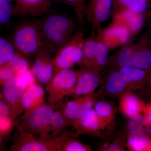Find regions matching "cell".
I'll return each instance as SVG.
<instances>
[{
  "mask_svg": "<svg viewBox=\"0 0 151 151\" xmlns=\"http://www.w3.org/2000/svg\"><path fill=\"white\" fill-rule=\"evenodd\" d=\"M101 151H126L127 146L125 139H120L117 141H113L111 143H104L100 147Z\"/></svg>",
  "mask_w": 151,
  "mask_h": 151,
  "instance_id": "obj_29",
  "label": "cell"
},
{
  "mask_svg": "<svg viewBox=\"0 0 151 151\" xmlns=\"http://www.w3.org/2000/svg\"><path fill=\"white\" fill-rule=\"evenodd\" d=\"M13 10L8 2L0 0V24L7 22L10 19Z\"/></svg>",
  "mask_w": 151,
  "mask_h": 151,
  "instance_id": "obj_30",
  "label": "cell"
},
{
  "mask_svg": "<svg viewBox=\"0 0 151 151\" xmlns=\"http://www.w3.org/2000/svg\"><path fill=\"white\" fill-rule=\"evenodd\" d=\"M67 4L73 7L76 17L80 25L84 24L85 18V7L87 0H64Z\"/></svg>",
  "mask_w": 151,
  "mask_h": 151,
  "instance_id": "obj_28",
  "label": "cell"
},
{
  "mask_svg": "<svg viewBox=\"0 0 151 151\" xmlns=\"http://www.w3.org/2000/svg\"><path fill=\"white\" fill-rule=\"evenodd\" d=\"M17 76H18L26 89L33 84L36 83V78L32 72L31 69H28Z\"/></svg>",
  "mask_w": 151,
  "mask_h": 151,
  "instance_id": "obj_31",
  "label": "cell"
},
{
  "mask_svg": "<svg viewBox=\"0 0 151 151\" xmlns=\"http://www.w3.org/2000/svg\"><path fill=\"white\" fill-rule=\"evenodd\" d=\"M13 127V122L9 116L0 115V132L6 134Z\"/></svg>",
  "mask_w": 151,
  "mask_h": 151,
  "instance_id": "obj_33",
  "label": "cell"
},
{
  "mask_svg": "<svg viewBox=\"0 0 151 151\" xmlns=\"http://www.w3.org/2000/svg\"><path fill=\"white\" fill-rule=\"evenodd\" d=\"M55 108L47 103L31 114L23 115L21 128L25 132L41 139L48 138L50 137V119Z\"/></svg>",
  "mask_w": 151,
  "mask_h": 151,
  "instance_id": "obj_6",
  "label": "cell"
},
{
  "mask_svg": "<svg viewBox=\"0 0 151 151\" xmlns=\"http://www.w3.org/2000/svg\"><path fill=\"white\" fill-rule=\"evenodd\" d=\"M40 22L47 42L56 52L66 44L75 33L74 21L63 14H51Z\"/></svg>",
  "mask_w": 151,
  "mask_h": 151,
  "instance_id": "obj_3",
  "label": "cell"
},
{
  "mask_svg": "<svg viewBox=\"0 0 151 151\" xmlns=\"http://www.w3.org/2000/svg\"><path fill=\"white\" fill-rule=\"evenodd\" d=\"M70 125V121L63 114L60 108L54 111L50 119V137H56L60 134Z\"/></svg>",
  "mask_w": 151,
  "mask_h": 151,
  "instance_id": "obj_23",
  "label": "cell"
},
{
  "mask_svg": "<svg viewBox=\"0 0 151 151\" xmlns=\"http://www.w3.org/2000/svg\"><path fill=\"white\" fill-rule=\"evenodd\" d=\"M14 76L13 69L9 65L3 68L0 70V80L4 82L5 84Z\"/></svg>",
  "mask_w": 151,
  "mask_h": 151,
  "instance_id": "obj_34",
  "label": "cell"
},
{
  "mask_svg": "<svg viewBox=\"0 0 151 151\" xmlns=\"http://www.w3.org/2000/svg\"><path fill=\"white\" fill-rule=\"evenodd\" d=\"M16 2L13 12L22 17L41 16L47 13L52 7L50 0H16Z\"/></svg>",
  "mask_w": 151,
  "mask_h": 151,
  "instance_id": "obj_14",
  "label": "cell"
},
{
  "mask_svg": "<svg viewBox=\"0 0 151 151\" xmlns=\"http://www.w3.org/2000/svg\"><path fill=\"white\" fill-rule=\"evenodd\" d=\"M120 98V110L128 118L140 114L143 110V106L140 100L132 92L124 93Z\"/></svg>",
  "mask_w": 151,
  "mask_h": 151,
  "instance_id": "obj_18",
  "label": "cell"
},
{
  "mask_svg": "<svg viewBox=\"0 0 151 151\" xmlns=\"http://www.w3.org/2000/svg\"><path fill=\"white\" fill-rule=\"evenodd\" d=\"M24 55H21L16 64L13 68L15 76H18L30 69L29 63Z\"/></svg>",
  "mask_w": 151,
  "mask_h": 151,
  "instance_id": "obj_32",
  "label": "cell"
},
{
  "mask_svg": "<svg viewBox=\"0 0 151 151\" xmlns=\"http://www.w3.org/2000/svg\"><path fill=\"white\" fill-rule=\"evenodd\" d=\"M50 1H53L55 2H60L61 1V0H50Z\"/></svg>",
  "mask_w": 151,
  "mask_h": 151,
  "instance_id": "obj_38",
  "label": "cell"
},
{
  "mask_svg": "<svg viewBox=\"0 0 151 151\" xmlns=\"http://www.w3.org/2000/svg\"><path fill=\"white\" fill-rule=\"evenodd\" d=\"M109 50V49L105 44L98 39L92 71L100 75L103 70L108 67Z\"/></svg>",
  "mask_w": 151,
  "mask_h": 151,
  "instance_id": "obj_22",
  "label": "cell"
},
{
  "mask_svg": "<svg viewBox=\"0 0 151 151\" xmlns=\"http://www.w3.org/2000/svg\"><path fill=\"white\" fill-rule=\"evenodd\" d=\"M10 112L8 105L0 100V115L4 116H9Z\"/></svg>",
  "mask_w": 151,
  "mask_h": 151,
  "instance_id": "obj_35",
  "label": "cell"
},
{
  "mask_svg": "<svg viewBox=\"0 0 151 151\" xmlns=\"http://www.w3.org/2000/svg\"><path fill=\"white\" fill-rule=\"evenodd\" d=\"M84 36L83 30L78 29L70 40L57 51L53 59L54 74L59 70L72 68L80 64L83 58Z\"/></svg>",
  "mask_w": 151,
  "mask_h": 151,
  "instance_id": "obj_5",
  "label": "cell"
},
{
  "mask_svg": "<svg viewBox=\"0 0 151 151\" xmlns=\"http://www.w3.org/2000/svg\"><path fill=\"white\" fill-rule=\"evenodd\" d=\"M70 125L75 130L76 134H88L98 136L104 131L100 119L93 108L85 111Z\"/></svg>",
  "mask_w": 151,
  "mask_h": 151,
  "instance_id": "obj_13",
  "label": "cell"
},
{
  "mask_svg": "<svg viewBox=\"0 0 151 151\" xmlns=\"http://www.w3.org/2000/svg\"><path fill=\"white\" fill-rule=\"evenodd\" d=\"M113 5L116 11L127 9L140 13L147 8V0H113Z\"/></svg>",
  "mask_w": 151,
  "mask_h": 151,
  "instance_id": "obj_26",
  "label": "cell"
},
{
  "mask_svg": "<svg viewBox=\"0 0 151 151\" xmlns=\"http://www.w3.org/2000/svg\"><path fill=\"white\" fill-rule=\"evenodd\" d=\"M16 144V150L19 151H60L59 136L41 139L25 132L21 127Z\"/></svg>",
  "mask_w": 151,
  "mask_h": 151,
  "instance_id": "obj_7",
  "label": "cell"
},
{
  "mask_svg": "<svg viewBox=\"0 0 151 151\" xmlns=\"http://www.w3.org/2000/svg\"><path fill=\"white\" fill-rule=\"evenodd\" d=\"M96 99L93 93L77 97L75 100L66 101L60 108L71 124L85 111L93 108Z\"/></svg>",
  "mask_w": 151,
  "mask_h": 151,
  "instance_id": "obj_12",
  "label": "cell"
},
{
  "mask_svg": "<svg viewBox=\"0 0 151 151\" xmlns=\"http://www.w3.org/2000/svg\"><path fill=\"white\" fill-rule=\"evenodd\" d=\"M98 31L97 39L105 44L109 50L123 46L129 42L132 37L127 28L115 22L108 27Z\"/></svg>",
  "mask_w": 151,
  "mask_h": 151,
  "instance_id": "obj_10",
  "label": "cell"
},
{
  "mask_svg": "<svg viewBox=\"0 0 151 151\" xmlns=\"http://www.w3.org/2000/svg\"><path fill=\"white\" fill-rule=\"evenodd\" d=\"M146 111V115L147 116H151V103L149 104L148 106L145 109Z\"/></svg>",
  "mask_w": 151,
  "mask_h": 151,
  "instance_id": "obj_37",
  "label": "cell"
},
{
  "mask_svg": "<svg viewBox=\"0 0 151 151\" xmlns=\"http://www.w3.org/2000/svg\"><path fill=\"white\" fill-rule=\"evenodd\" d=\"M14 45L5 39L0 37V65L10 60L15 54Z\"/></svg>",
  "mask_w": 151,
  "mask_h": 151,
  "instance_id": "obj_27",
  "label": "cell"
},
{
  "mask_svg": "<svg viewBox=\"0 0 151 151\" xmlns=\"http://www.w3.org/2000/svg\"><path fill=\"white\" fill-rule=\"evenodd\" d=\"M54 50V47L50 45L42 48L35 55V60L31 68L37 80L46 85L54 75L53 58L51 56Z\"/></svg>",
  "mask_w": 151,
  "mask_h": 151,
  "instance_id": "obj_8",
  "label": "cell"
},
{
  "mask_svg": "<svg viewBox=\"0 0 151 151\" xmlns=\"http://www.w3.org/2000/svg\"><path fill=\"white\" fill-rule=\"evenodd\" d=\"M97 41L98 39L95 34H92L91 36L85 39L83 49V58L78 65L81 69L92 70Z\"/></svg>",
  "mask_w": 151,
  "mask_h": 151,
  "instance_id": "obj_19",
  "label": "cell"
},
{
  "mask_svg": "<svg viewBox=\"0 0 151 151\" xmlns=\"http://www.w3.org/2000/svg\"><path fill=\"white\" fill-rule=\"evenodd\" d=\"M113 22L124 25L132 36L140 30L144 25L145 19L140 13L122 9L116 11Z\"/></svg>",
  "mask_w": 151,
  "mask_h": 151,
  "instance_id": "obj_17",
  "label": "cell"
},
{
  "mask_svg": "<svg viewBox=\"0 0 151 151\" xmlns=\"http://www.w3.org/2000/svg\"><path fill=\"white\" fill-rule=\"evenodd\" d=\"M2 143V138L1 137V134H0V145H1Z\"/></svg>",
  "mask_w": 151,
  "mask_h": 151,
  "instance_id": "obj_39",
  "label": "cell"
},
{
  "mask_svg": "<svg viewBox=\"0 0 151 151\" xmlns=\"http://www.w3.org/2000/svg\"><path fill=\"white\" fill-rule=\"evenodd\" d=\"M79 70L73 68L63 69L56 72L46 85L49 103L56 108L60 105L64 97L72 95L76 86Z\"/></svg>",
  "mask_w": 151,
  "mask_h": 151,
  "instance_id": "obj_4",
  "label": "cell"
},
{
  "mask_svg": "<svg viewBox=\"0 0 151 151\" xmlns=\"http://www.w3.org/2000/svg\"><path fill=\"white\" fill-rule=\"evenodd\" d=\"M93 109L97 113L104 130L108 129L114 121L115 112L111 103L104 101H96Z\"/></svg>",
  "mask_w": 151,
  "mask_h": 151,
  "instance_id": "obj_20",
  "label": "cell"
},
{
  "mask_svg": "<svg viewBox=\"0 0 151 151\" xmlns=\"http://www.w3.org/2000/svg\"><path fill=\"white\" fill-rule=\"evenodd\" d=\"M150 71L134 67L113 69L104 82L102 92L111 97H120L124 93L142 89Z\"/></svg>",
  "mask_w": 151,
  "mask_h": 151,
  "instance_id": "obj_1",
  "label": "cell"
},
{
  "mask_svg": "<svg viewBox=\"0 0 151 151\" xmlns=\"http://www.w3.org/2000/svg\"><path fill=\"white\" fill-rule=\"evenodd\" d=\"M5 1H6L8 2H9L11 1L12 0H5Z\"/></svg>",
  "mask_w": 151,
  "mask_h": 151,
  "instance_id": "obj_40",
  "label": "cell"
},
{
  "mask_svg": "<svg viewBox=\"0 0 151 151\" xmlns=\"http://www.w3.org/2000/svg\"><path fill=\"white\" fill-rule=\"evenodd\" d=\"M125 139L127 147L130 150L135 151L151 150V139L143 134L127 135Z\"/></svg>",
  "mask_w": 151,
  "mask_h": 151,
  "instance_id": "obj_24",
  "label": "cell"
},
{
  "mask_svg": "<svg viewBox=\"0 0 151 151\" xmlns=\"http://www.w3.org/2000/svg\"><path fill=\"white\" fill-rule=\"evenodd\" d=\"M47 103L43 87L37 83L33 84L26 89L23 96V115L31 114Z\"/></svg>",
  "mask_w": 151,
  "mask_h": 151,
  "instance_id": "obj_15",
  "label": "cell"
},
{
  "mask_svg": "<svg viewBox=\"0 0 151 151\" xmlns=\"http://www.w3.org/2000/svg\"><path fill=\"white\" fill-rule=\"evenodd\" d=\"M134 56L133 67L145 70H151V50L139 48L134 45Z\"/></svg>",
  "mask_w": 151,
  "mask_h": 151,
  "instance_id": "obj_25",
  "label": "cell"
},
{
  "mask_svg": "<svg viewBox=\"0 0 151 151\" xmlns=\"http://www.w3.org/2000/svg\"><path fill=\"white\" fill-rule=\"evenodd\" d=\"M25 90L26 88L17 76L12 77L4 84V96L12 107L14 116L23 113L22 100Z\"/></svg>",
  "mask_w": 151,
  "mask_h": 151,
  "instance_id": "obj_11",
  "label": "cell"
},
{
  "mask_svg": "<svg viewBox=\"0 0 151 151\" xmlns=\"http://www.w3.org/2000/svg\"><path fill=\"white\" fill-rule=\"evenodd\" d=\"M142 89H145L148 94L151 97V70L146 83L142 87Z\"/></svg>",
  "mask_w": 151,
  "mask_h": 151,
  "instance_id": "obj_36",
  "label": "cell"
},
{
  "mask_svg": "<svg viewBox=\"0 0 151 151\" xmlns=\"http://www.w3.org/2000/svg\"><path fill=\"white\" fill-rule=\"evenodd\" d=\"M60 136V151H90L91 147L76 138L73 134L64 132Z\"/></svg>",
  "mask_w": 151,
  "mask_h": 151,
  "instance_id": "obj_21",
  "label": "cell"
},
{
  "mask_svg": "<svg viewBox=\"0 0 151 151\" xmlns=\"http://www.w3.org/2000/svg\"><path fill=\"white\" fill-rule=\"evenodd\" d=\"M101 81L100 74L92 70L81 69L72 95L77 97L94 93Z\"/></svg>",
  "mask_w": 151,
  "mask_h": 151,
  "instance_id": "obj_16",
  "label": "cell"
},
{
  "mask_svg": "<svg viewBox=\"0 0 151 151\" xmlns=\"http://www.w3.org/2000/svg\"><path fill=\"white\" fill-rule=\"evenodd\" d=\"M85 18L92 26V34L100 29L108 19L113 7V0H87Z\"/></svg>",
  "mask_w": 151,
  "mask_h": 151,
  "instance_id": "obj_9",
  "label": "cell"
},
{
  "mask_svg": "<svg viewBox=\"0 0 151 151\" xmlns=\"http://www.w3.org/2000/svg\"><path fill=\"white\" fill-rule=\"evenodd\" d=\"M13 42L15 48L24 56L35 55L49 45L38 20L27 21L19 25L14 33Z\"/></svg>",
  "mask_w": 151,
  "mask_h": 151,
  "instance_id": "obj_2",
  "label": "cell"
}]
</instances>
